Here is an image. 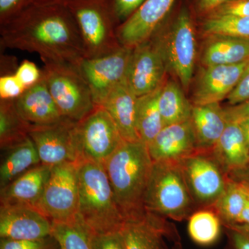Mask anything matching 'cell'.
<instances>
[{
	"label": "cell",
	"mask_w": 249,
	"mask_h": 249,
	"mask_svg": "<svg viewBox=\"0 0 249 249\" xmlns=\"http://www.w3.org/2000/svg\"><path fill=\"white\" fill-rule=\"evenodd\" d=\"M228 122L240 123L249 118V101L224 109Z\"/></svg>",
	"instance_id": "cell-42"
},
{
	"label": "cell",
	"mask_w": 249,
	"mask_h": 249,
	"mask_svg": "<svg viewBox=\"0 0 249 249\" xmlns=\"http://www.w3.org/2000/svg\"><path fill=\"white\" fill-rule=\"evenodd\" d=\"M238 124H240L241 128L243 131L244 135H245L246 141H247L249 147V118L240 121Z\"/></svg>",
	"instance_id": "cell-46"
},
{
	"label": "cell",
	"mask_w": 249,
	"mask_h": 249,
	"mask_svg": "<svg viewBox=\"0 0 249 249\" xmlns=\"http://www.w3.org/2000/svg\"><path fill=\"white\" fill-rule=\"evenodd\" d=\"M191 120L198 147L208 152L215 146L229 123L218 103L193 106Z\"/></svg>",
	"instance_id": "cell-23"
},
{
	"label": "cell",
	"mask_w": 249,
	"mask_h": 249,
	"mask_svg": "<svg viewBox=\"0 0 249 249\" xmlns=\"http://www.w3.org/2000/svg\"><path fill=\"white\" fill-rule=\"evenodd\" d=\"M201 61L204 67L242 63L249 60V40L227 36H211Z\"/></svg>",
	"instance_id": "cell-24"
},
{
	"label": "cell",
	"mask_w": 249,
	"mask_h": 249,
	"mask_svg": "<svg viewBox=\"0 0 249 249\" xmlns=\"http://www.w3.org/2000/svg\"><path fill=\"white\" fill-rule=\"evenodd\" d=\"M231 0H199V11L203 13L213 12L219 6Z\"/></svg>",
	"instance_id": "cell-43"
},
{
	"label": "cell",
	"mask_w": 249,
	"mask_h": 249,
	"mask_svg": "<svg viewBox=\"0 0 249 249\" xmlns=\"http://www.w3.org/2000/svg\"><path fill=\"white\" fill-rule=\"evenodd\" d=\"M222 226V220L215 211L201 210L189 217L188 235L196 245L209 247L219 240Z\"/></svg>",
	"instance_id": "cell-30"
},
{
	"label": "cell",
	"mask_w": 249,
	"mask_h": 249,
	"mask_svg": "<svg viewBox=\"0 0 249 249\" xmlns=\"http://www.w3.org/2000/svg\"><path fill=\"white\" fill-rule=\"evenodd\" d=\"M29 137L42 164L53 167L81 160L78 123L64 119L56 124L32 125Z\"/></svg>",
	"instance_id": "cell-8"
},
{
	"label": "cell",
	"mask_w": 249,
	"mask_h": 249,
	"mask_svg": "<svg viewBox=\"0 0 249 249\" xmlns=\"http://www.w3.org/2000/svg\"><path fill=\"white\" fill-rule=\"evenodd\" d=\"M161 249H183L182 247H181V242H180L179 240L175 241L174 242L173 246L172 247H168L165 244V242H163V245H162Z\"/></svg>",
	"instance_id": "cell-47"
},
{
	"label": "cell",
	"mask_w": 249,
	"mask_h": 249,
	"mask_svg": "<svg viewBox=\"0 0 249 249\" xmlns=\"http://www.w3.org/2000/svg\"><path fill=\"white\" fill-rule=\"evenodd\" d=\"M36 0H0V25L9 22Z\"/></svg>",
	"instance_id": "cell-37"
},
{
	"label": "cell",
	"mask_w": 249,
	"mask_h": 249,
	"mask_svg": "<svg viewBox=\"0 0 249 249\" xmlns=\"http://www.w3.org/2000/svg\"><path fill=\"white\" fill-rule=\"evenodd\" d=\"M32 124L21 117L14 100L0 99V146L4 150L29 137Z\"/></svg>",
	"instance_id": "cell-29"
},
{
	"label": "cell",
	"mask_w": 249,
	"mask_h": 249,
	"mask_svg": "<svg viewBox=\"0 0 249 249\" xmlns=\"http://www.w3.org/2000/svg\"><path fill=\"white\" fill-rule=\"evenodd\" d=\"M76 167L80 220L91 233L120 231L125 219L116 203L104 165L82 160Z\"/></svg>",
	"instance_id": "cell-3"
},
{
	"label": "cell",
	"mask_w": 249,
	"mask_h": 249,
	"mask_svg": "<svg viewBox=\"0 0 249 249\" xmlns=\"http://www.w3.org/2000/svg\"><path fill=\"white\" fill-rule=\"evenodd\" d=\"M159 108L164 127L191 120V106L182 89L174 81L163 83L159 96Z\"/></svg>",
	"instance_id": "cell-27"
},
{
	"label": "cell",
	"mask_w": 249,
	"mask_h": 249,
	"mask_svg": "<svg viewBox=\"0 0 249 249\" xmlns=\"http://www.w3.org/2000/svg\"><path fill=\"white\" fill-rule=\"evenodd\" d=\"M0 36L2 47L38 54L44 63L76 67L85 58L76 19L62 3L34 2L0 25Z\"/></svg>",
	"instance_id": "cell-1"
},
{
	"label": "cell",
	"mask_w": 249,
	"mask_h": 249,
	"mask_svg": "<svg viewBox=\"0 0 249 249\" xmlns=\"http://www.w3.org/2000/svg\"><path fill=\"white\" fill-rule=\"evenodd\" d=\"M2 151L4 152V155L0 165L1 189L41 163L38 153L30 137Z\"/></svg>",
	"instance_id": "cell-25"
},
{
	"label": "cell",
	"mask_w": 249,
	"mask_h": 249,
	"mask_svg": "<svg viewBox=\"0 0 249 249\" xmlns=\"http://www.w3.org/2000/svg\"><path fill=\"white\" fill-rule=\"evenodd\" d=\"M147 147L153 162L180 161L200 151L191 120L165 126Z\"/></svg>",
	"instance_id": "cell-17"
},
{
	"label": "cell",
	"mask_w": 249,
	"mask_h": 249,
	"mask_svg": "<svg viewBox=\"0 0 249 249\" xmlns=\"http://www.w3.org/2000/svg\"><path fill=\"white\" fill-rule=\"evenodd\" d=\"M121 231L126 249H161L164 237L178 240L176 231L165 222L164 218L150 213L127 219Z\"/></svg>",
	"instance_id": "cell-18"
},
{
	"label": "cell",
	"mask_w": 249,
	"mask_h": 249,
	"mask_svg": "<svg viewBox=\"0 0 249 249\" xmlns=\"http://www.w3.org/2000/svg\"><path fill=\"white\" fill-rule=\"evenodd\" d=\"M26 89L15 74L4 75L0 78V99L16 100Z\"/></svg>",
	"instance_id": "cell-36"
},
{
	"label": "cell",
	"mask_w": 249,
	"mask_h": 249,
	"mask_svg": "<svg viewBox=\"0 0 249 249\" xmlns=\"http://www.w3.org/2000/svg\"><path fill=\"white\" fill-rule=\"evenodd\" d=\"M240 224H245L249 226V186L248 196H247L245 207L241 214Z\"/></svg>",
	"instance_id": "cell-44"
},
{
	"label": "cell",
	"mask_w": 249,
	"mask_h": 249,
	"mask_svg": "<svg viewBox=\"0 0 249 249\" xmlns=\"http://www.w3.org/2000/svg\"><path fill=\"white\" fill-rule=\"evenodd\" d=\"M211 154L226 174L231 175L248 166L249 147L238 123H228Z\"/></svg>",
	"instance_id": "cell-21"
},
{
	"label": "cell",
	"mask_w": 249,
	"mask_h": 249,
	"mask_svg": "<svg viewBox=\"0 0 249 249\" xmlns=\"http://www.w3.org/2000/svg\"><path fill=\"white\" fill-rule=\"evenodd\" d=\"M78 207L76 163L54 165L36 208L52 222H67L78 217Z\"/></svg>",
	"instance_id": "cell-7"
},
{
	"label": "cell",
	"mask_w": 249,
	"mask_h": 249,
	"mask_svg": "<svg viewBox=\"0 0 249 249\" xmlns=\"http://www.w3.org/2000/svg\"><path fill=\"white\" fill-rule=\"evenodd\" d=\"M227 99L230 106L249 101V60L240 80Z\"/></svg>",
	"instance_id": "cell-40"
},
{
	"label": "cell",
	"mask_w": 249,
	"mask_h": 249,
	"mask_svg": "<svg viewBox=\"0 0 249 249\" xmlns=\"http://www.w3.org/2000/svg\"><path fill=\"white\" fill-rule=\"evenodd\" d=\"M137 98L125 78L111 90L101 106L109 113L121 137L127 142L141 141L136 127Z\"/></svg>",
	"instance_id": "cell-20"
},
{
	"label": "cell",
	"mask_w": 249,
	"mask_h": 249,
	"mask_svg": "<svg viewBox=\"0 0 249 249\" xmlns=\"http://www.w3.org/2000/svg\"><path fill=\"white\" fill-rule=\"evenodd\" d=\"M52 169V166L40 163L1 188V204H22L36 207Z\"/></svg>",
	"instance_id": "cell-22"
},
{
	"label": "cell",
	"mask_w": 249,
	"mask_h": 249,
	"mask_svg": "<svg viewBox=\"0 0 249 249\" xmlns=\"http://www.w3.org/2000/svg\"><path fill=\"white\" fill-rule=\"evenodd\" d=\"M209 36H227L249 40V16L211 15L203 25Z\"/></svg>",
	"instance_id": "cell-32"
},
{
	"label": "cell",
	"mask_w": 249,
	"mask_h": 249,
	"mask_svg": "<svg viewBox=\"0 0 249 249\" xmlns=\"http://www.w3.org/2000/svg\"><path fill=\"white\" fill-rule=\"evenodd\" d=\"M194 202L180 161L153 162L144 197L147 213L180 222L191 217Z\"/></svg>",
	"instance_id": "cell-4"
},
{
	"label": "cell",
	"mask_w": 249,
	"mask_h": 249,
	"mask_svg": "<svg viewBox=\"0 0 249 249\" xmlns=\"http://www.w3.org/2000/svg\"><path fill=\"white\" fill-rule=\"evenodd\" d=\"M42 76L65 119L80 122L96 107L86 80L74 65L47 62Z\"/></svg>",
	"instance_id": "cell-6"
},
{
	"label": "cell",
	"mask_w": 249,
	"mask_h": 249,
	"mask_svg": "<svg viewBox=\"0 0 249 249\" xmlns=\"http://www.w3.org/2000/svg\"><path fill=\"white\" fill-rule=\"evenodd\" d=\"M249 186L242 181L229 178L225 189L213 205L223 226L240 224L241 214L247 196Z\"/></svg>",
	"instance_id": "cell-28"
},
{
	"label": "cell",
	"mask_w": 249,
	"mask_h": 249,
	"mask_svg": "<svg viewBox=\"0 0 249 249\" xmlns=\"http://www.w3.org/2000/svg\"><path fill=\"white\" fill-rule=\"evenodd\" d=\"M52 236V221L35 206L22 204H1V239L40 240Z\"/></svg>",
	"instance_id": "cell-14"
},
{
	"label": "cell",
	"mask_w": 249,
	"mask_h": 249,
	"mask_svg": "<svg viewBox=\"0 0 249 249\" xmlns=\"http://www.w3.org/2000/svg\"><path fill=\"white\" fill-rule=\"evenodd\" d=\"M228 237L227 249H249V226L245 224L224 225Z\"/></svg>",
	"instance_id": "cell-34"
},
{
	"label": "cell",
	"mask_w": 249,
	"mask_h": 249,
	"mask_svg": "<svg viewBox=\"0 0 249 249\" xmlns=\"http://www.w3.org/2000/svg\"><path fill=\"white\" fill-rule=\"evenodd\" d=\"M160 42L164 52L167 65L170 67L185 89H188L194 72L196 39L194 26L186 9L180 12L164 43Z\"/></svg>",
	"instance_id": "cell-12"
},
{
	"label": "cell",
	"mask_w": 249,
	"mask_h": 249,
	"mask_svg": "<svg viewBox=\"0 0 249 249\" xmlns=\"http://www.w3.org/2000/svg\"><path fill=\"white\" fill-rule=\"evenodd\" d=\"M249 60L236 65L204 67L196 82L193 106L219 103L227 98L240 80Z\"/></svg>",
	"instance_id": "cell-16"
},
{
	"label": "cell",
	"mask_w": 249,
	"mask_h": 249,
	"mask_svg": "<svg viewBox=\"0 0 249 249\" xmlns=\"http://www.w3.org/2000/svg\"><path fill=\"white\" fill-rule=\"evenodd\" d=\"M15 75L21 83L28 88L40 81L42 78V71H40L34 62L26 60L18 66Z\"/></svg>",
	"instance_id": "cell-38"
},
{
	"label": "cell",
	"mask_w": 249,
	"mask_h": 249,
	"mask_svg": "<svg viewBox=\"0 0 249 249\" xmlns=\"http://www.w3.org/2000/svg\"><path fill=\"white\" fill-rule=\"evenodd\" d=\"M212 15L249 16V0H231L218 7Z\"/></svg>",
	"instance_id": "cell-41"
},
{
	"label": "cell",
	"mask_w": 249,
	"mask_h": 249,
	"mask_svg": "<svg viewBox=\"0 0 249 249\" xmlns=\"http://www.w3.org/2000/svg\"><path fill=\"white\" fill-rule=\"evenodd\" d=\"M167 67L160 42L150 38L133 47L126 80L139 97L155 91L164 83Z\"/></svg>",
	"instance_id": "cell-13"
},
{
	"label": "cell",
	"mask_w": 249,
	"mask_h": 249,
	"mask_svg": "<svg viewBox=\"0 0 249 249\" xmlns=\"http://www.w3.org/2000/svg\"><path fill=\"white\" fill-rule=\"evenodd\" d=\"M18 112L32 125L56 124L64 118L54 101L43 76L14 100Z\"/></svg>",
	"instance_id": "cell-19"
},
{
	"label": "cell",
	"mask_w": 249,
	"mask_h": 249,
	"mask_svg": "<svg viewBox=\"0 0 249 249\" xmlns=\"http://www.w3.org/2000/svg\"><path fill=\"white\" fill-rule=\"evenodd\" d=\"M92 249H126L121 230L105 233H91Z\"/></svg>",
	"instance_id": "cell-35"
},
{
	"label": "cell",
	"mask_w": 249,
	"mask_h": 249,
	"mask_svg": "<svg viewBox=\"0 0 249 249\" xmlns=\"http://www.w3.org/2000/svg\"><path fill=\"white\" fill-rule=\"evenodd\" d=\"M146 0H110L111 7L120 25L125 22Z\"/></svg>",
	"instance_id": "cell-39"
},
{
	"label": "cell",
	"mask_w": 249,
	"mask_h": 249,
	"mask_svg": "<svg viewBox=\"0 0 249 249\" xmlns=\"http://www.w3.org/2000/svg\"><path fill=\"white\" fill-rule=\"evenodd\" d=\"M231 175L235 177H239L238 178L240 180H237V181H242L249 186V165L245 169L231 174Z\"/></svg>",
	"instance_id": "cell-45"
},
{
	"label": "cell",
	"mask_w": 249,
	"mask_h": 249,
	"mask_svg": "<svg viewBox=\"0 0 249 249\" xmlns=\"http://www.w3.org/2000/svg\"><path fill=\"white\" fill-rule=\"evenodd\" d=\"M162 85L155 91L137 98L136 127L139 139L147 145L164 127L158 104Z\"/></svg>",
	"instance_id": "cell-26"
},
{
	"label": "cell",
	"mask_w": 249,
	"mask_h": 249,
	"mask_svg": "<svg viewBox=\"0 0 249 249\" xmlns=\"http://www.w3.org/2000/svg\"><path fill=\"white\" fill-rule=\"evenodd\" d=\"M66 4L78 24L85 58L105 56L122 47L117 34L120 24L110 0H73Z\"/></svg>",
	"instance_id": "cell-5"
},
{
	"label": "cell",
	"mask_w": 249,
	"mask_h": 249,
	"mask_svg": "<svg viewBox=\"0 0 249 249\" xmlns=\"http://www.w3.org/2000/svg\"><path fill=\"white\" fill-rule=\"evenodd\" d=\"M81 160L104 164L124 139L115 123L103 107H96L78 122Z\"/></svg>",
	"instance_id": "cell-10"
},
{
	"label": "cell",
	"mask_w": 249,
	"mask_h": 249,
	"mask_svg": "<svg viewBox=\"0 0 249 249\" xmlns=\"http://www.w3.org/2000/svg\"><path fill=\"white\" fill-rule=\"evenodd\" d=\"M52 237L60 249H92L91 232L78 216L67 222H52Z\"/></svg>",
	"instance_id": "cell-31"
},
{
	"label": "cell",
	"mask_w": 249,
	"mask_h": 249,
	"mask_svg": "<svg viewBox=\"0 0 249 249\" xmlns=\"http://www.w3.org/2000/svg\"><path fill=\"white\" fill-rule=\"evenodd\" d=\"M73 0H36L35 2L40 3H62V4H67L70 1Z\"/></svg>",
	"instance_id": "cell-48"
},
{
	"label": "cell",
	"mask_w": 249,
	"mask_h": 249,
	"mask_svg": "<svg viewBox=\"0 0 249 249\" xmlns=\"http://www.w3.org/2000/svg\"><path fill=\"white\" fill-rule=\"evenodd\" d=\"M133 47L122 46L114 53L83 58L76 67L89 85L96 107H101L111 90L125 79Z\"/></svg>",
	"instance_id": "cell-11"
},
{
	"label": "cell",
	"mask_w": 249,
	"mask_h": 249,
	"mask_svg": "<svg viewBox=\"0 0 249 249\" xmlns=\"http://www.w3.org/2000/svg\"><path fill=\"white\" fill-rule=\"evenodd\" d=\"M180 165L194 201L213 206L225 189L229 177L211 152H196L180 160Z\"/></svg>",
	"instance_id": "cell-9"
},
{
	"label": "cell",
	"mask_w": 249,
	"mask_h": 249,
	"mask_svg": "<svg viewBox=\"0 0 249 249\" xmlns=\"http://www.w3.org/2000/svg\"><path fill=\"white\" fill-rule=\"evenodd\" d=\"M0 249H60L53 237L40 240L1 239Z\"/></svg>",
	"instance_id": "cell-33"
},
{
	"label": "cell",
	"mask_w": 249,
	"mask_h": 249,
	"mask_svg": "<svg viewBox=\"0 0 249 249\" xmlns=\"http://www.w3.org/2000/svg\"><path fill=\"white\" fill-rule=\"evenodd\" d=\"M175 0H146L117 29L121 45L134 47L150 37L169 12Z\"/></svg>",
	"instance_id": "cell-15"
},
{
	"label": "cell",
	"mask_w": 249,
	"mask_h": 249,
	"mask_svg": "<svg viewBox=\"0 0 249 249\" xmlns=\"http://www.w3.org/2000/svg\"><path fill=\"white\" fill-rule=\"evenodd\" d=\"M103 165L125 221L145 215L144 197L153 165L146 144L124 141Z\"/></svg>",
	"instance_id": "cell-2"
}]
</instances>
